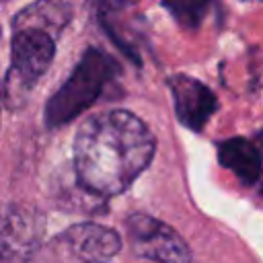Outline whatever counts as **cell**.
<instances>
[{
    "label": "cell",
    "mask_w": 263,
    "mask_h": 263,
    "mask_svg": "<svg viewBox=\"0 0 263 263\" xmlns=\"http://www.w3.org/2000/svg\"><path fill=\"white\" fill-rule=\"evenodd\" d=\"M156 140L134 113L115 109L88 117L74 138V168L82 187L111 197L125 191L152 162Z\"/></svg>",
    "instance_id": "cell-1"
},
{
    "label": "cell",
    "mask_w": 263,
    "mask_h": 263,
    "mask_svg": "<svg viewBox=\"0 0 263 263\" xmlns=\"http://www.w3.org/2000/svg\"><path fill=\"white\" fill-rule=\"evenodd\" d=\"M70 18L64 2H39L21 10L14 18L10 68L4 76V103L18 107L53 60L55 35Z\"/></svg>",
    "instance_id": "cell-2"
},
{
    "label": "cell",
    "mask_w": 263,
    "mask_h": 263,
    "mask_svg": "<svg viewBox=\"0 0 263 263\" xmlns=\"http://www.w3.org/2000/svg\"><path fill=\"white\" fill-rule=\"evenodd\" d=\"M119 74L117 62L103 49L88 47L74 66L72 74L45 103V125L60 127L84 113Z\"/></svg>",
    "instance_id": "cell-3"
},
{
    "label": "cell",
    "mask_w": 263,
    "mask_h": 263,
    "mask_svg": "<svg viewBox=\"0 0 263 263\" xmlns=\"http://www.w3.org/2000/svg\"><path fill=\"white\" fill-rule=\"evenodd\" d=\"M125 226L136 255L156 263H191L187 242L168 224L146 214H134Z\"/></svg>",
    "instance_id": "cell-4"
},
{
    "label": "cell",
    "mask_w": 263,
    "mask_h": 263,
    "mask_svg": "<svg viewBox=\"0 0 263 263\" xmlns=\"http://www.w3.org/2000/svg\"><path fill=\"white\" fill-rule=\"evenodd\" d=\"M43 232L39 212L23 205H8L2 222V263H29Z\"/></svg>",
    "instance_id": "cell-5"
},
{
    "label": "cell",
    "mask_w": 263,
    "mask_h": 263,
    "mask_svg": "<svg viewBox=\"0 0 263 263\" xmlns=\"http://www.w3.org/2000/svg\"><path fill=\"white\" fill-rule=\"evenodd\" d=\"M168 88L173 95L177 119L185 127H189L193 132H201L203 125L214 115V111L218 109L216 95L203 82H199L187 74L171 76Z\"/></svg>",
    "instance_id": "cell-6"
},
{
    "label": "cell",
    "mask_w": 263,
    "mask_h": 263,
    "mask_svg": "<svg viewBox=\"0 0 263 263\" xmlns=\"http://www.w3.org/2000/svg\"><path fill=\"white\" fill-rule=\"evenodd\" d=\"M62 238L70 253L82 263H105L113 259L121 249L119 234L95 222L76 224L68 228Z\"/></svg>",
    "instance_id": "cell-7"
},
{
    "label": "cell",
    "mask_w": 263,
    "mask_h": 263,
    "mask_svg": "<svg viewBox=\"0 0 263 263\" xmlns=\"http://www.w3.org/2000/svg\"><path fill=\"white\" fill-rule=\"evenodd\" d=\"M218 160L224 168L234 173L245 185H253L259 181L263 173L261 150L255 148L245 138H230L218 146Z\"/></svg>",
    "instance_id": "cell-8"
},
{
    "label": "cell",
    "mask_w": 263,
    "mask_h": 263,
    "mask_svg": "<svg viewBox=\"0 0 263 263\" xmlns=\"http://www.w3.org/2000/svg\"><path fill=\"white\" fill-rule=\"evenodd\" d=\"M166 8L177 16L179 23H183L185 27H197L201 16H203V10L208 8L205 4H166Z\"/></svg>",
    "instance_id": "cell-9"
},
{
    "label": "cell",
    "mask_w": 263,
    "mask_h": 263,
    "mask_svg": "<svg viewBox=\"0 0 263 263\" xmlns=\"http://www.w3.org/2000/svg\"><path fill=\"white\" fill-rule=\"evenodd\" d=\"M259 144H261V152H263V132L259 134Z\"/></svg>",
    "instance_id": "cell-10"
}]
</instances>
